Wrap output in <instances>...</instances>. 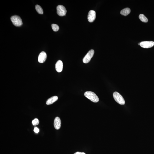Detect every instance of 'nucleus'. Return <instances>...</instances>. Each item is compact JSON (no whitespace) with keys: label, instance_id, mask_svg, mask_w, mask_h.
Returning a JSON list of instances; mask_svg holds the SVG:
<instances>
[{"label":"nucleus","instance_id":"6","mask_svg":"<svg viewBox=\"0 0 154 154\" xmlns=\"http://www.w3.org/2000/svg\"><path fill=\"white\" fill-rule=\"evenodd\" d=\"M154 45V42L153 41H142L140 43V46L144 48H152Z\"/></svg>","mask_w":154,"mask_h":154},{"label":"nucleus","instance_id":"13","mask_svg":"<svg viewBox=\"0 0 154 154\" xmlns=\"http://www.w3.org/2000/svg\"><path fill=\"white\" fill-rule=\"evenodd\" d=\"M35 8L38 14H43V10L42 8L40 5H36L35 6Z\"/></svg>","mask_w":154,"mask_h":154},{"label":"nucleus","instance_id":"4","mask_svg":"<svg viewBox=\"0 0 154 154\" xmlns=\"http://www.w3.org/2000/svg\"><path fill=\"white\" fill-rule=\"evenodd\" d=\"M94 53V51L91 49L87 53L83 59V62L85 63H88L90 61L92 57H93Z\"/></svg>","mask_w":154,"mask_h":154},{"label":"nucleus","instance_id":"19","mask_svg":"<svg viewBox=\"0 0 154 154\" xmlns=\"http://www.w3.org/2000/svg\"><path fill=\"white\" fill-rule=\"evenodd\" d=\"M138 45H140V43H138Z\"/></svg>","mask_w":154,"mask_h":154},{"label":"nucleus","instance_id":"5","mask_svg":"<svg viewBox=\"0 0 154 154\" xmlns=\"http://www.w3.org/2000/svg\"><path fill=\"white\" fill-rule=\"evenodd\" d=\"M57 13L60 16L65 15L67 10L65 7L61 5H59L57 7Z\"/></svg>","mask_w":154,"mask_h":154},{"label":"nucleus","instance_id":"3","mask_svg":"<svg viewBox=\"0 0 154 154\" xmlns=\"http://www.w3.org/2000/svg\"><path fill=\"white\" fill-rule=\"evenodd\" d=\"M11 20L13 24L16 26L20 27L22 25V19L20 17L18 16H13L11 18Z\"/></svg>","mask_w":154,"mask_h":154},{"label":"nucleus","instance_id":"8","mask_svg":"<svg viewBox=\"0 0 154 154\" xmlns=\"http://www.w3.org/2000/svg\"><path fill=\"white\" fill-rule=\"evenodd\" d=\"M47 58V55L46 53L44 51H42L38 56V62L41 63H43L46 60Z\"/></svg>","mask_w":154,"mask_h":154},{"label":"nucleus","instance_id":"16","mask_svg":"<svg viewBox=\"0 0 154 154\" xmlns=\"http://www.w3.org/2000/svg\"><path fill=\"white\" fill-rule=\"evenodd\" d=\"M39 121L38 119L35 118L34 120H33L32 121V124L34 126H36L39 124Z\"/></svg>","mask_w":154,"mask_h":154},{"label":"nucleus","instance_id":"7","mask_svg":"<svg viewBox=\"0 0 154 154\" xmlns=\"http://www.w3.org/2000/svg\"><path fill=\"white\" fill-rule=\"evenodd\" d=\"M96 17V14L95 11L91 10L88 13V19L90 22H92L95 21Z\"/></svg>","mask_w":154,"mask_h":154},{"label":"nucleus","instance_id":"10","mask_svg":"<svg viewBox=\"0 0 154 154\" xmlns=\"http://www.w3.org/2000/svg\"><path fill=\"white\" fill-rule=\"evenodd\" d=\"M55 69L58 72H61L63 68V63L62 61L58 60L57 61L55 64Z\"/></svg>","mask_w":154,"mask_h":154},{"label":"nucleus","instance_id":"2","mask_svg":"<svg viewBox=\"0 0 154 154\" xmlns=\"http://www.w3.org/2000/svg\"><path fill=\"white\" fill-rule=\"evenodd\" d=\"M113 98L115 101L121 105H124L125 101L123 97L119 93L115 92L113 93Z\"/></svg>","mask_w":154,"mask_h":154},{"label":"nucleus","instance_id":"1","mask_svg":"<svg viewBox=\"0 0 154 154\" xmlns=\"http://www.w3.org/2000/svg\"><path fill=\"white\" fill-rule=\"evenodd\" d=\"M85 97L94 102H97L99 101V98L95 93L91 91H87L84 94Z\"/></svg>","mask_w":154,"mask_h":154},{"label":"nucleus","instance_id":"15","mask_svg":"<svg viewBox=\"0 0 154 154\" xmlns=\"http://www.w3.org/2000/svg\"><path fill=\"white\" fill-rule=\"evenodd\" d=\"M52 29L54 31H57L59 30V26L56 24H53L51 25Z\"/></svg>","mask_w":154,"mask_h":154},{"label":"nucleus","instance_id":"14","mask_svg":"<svg viewBox=\"0 0 154 154\" xmlns=\"http://www.w3.org/2000/svg\"><path fill=\"white\" fill-rule=\"evenodd\" d=\"M139 18L140 20L142 22H147L148 21V19L145 16L142 14H140Z\"/></svg>","mask_w":154,"mask_h":154},{"label":"nucleus","instance_id":"12","mask_svg":"<svg viewBox=\"0 0 154 154\" xmlns=\"http://www.w3.org/2000/svg\"><path fill=\"white\" fill-rule=\"evenodd\" d=\"M131 12L130 9L129 8H126L123 9L121 11L120 13L122 15L125 16L127 15Z\"/></svg>","mask_w":154,"mask_h":154},{"label":"nucleus","instance_id":"17","mask_svg":"<svg viewBox=\"0 0 154 154\" xmlns=\"http://www.w3.org/2000/svg\"><path fill=\"white\" fill-rule=\"evenodd\" d=\"M34 131L36 133H38L39 132V130L38 128L37 127H35L34 129Z\"/></svg>","mask_w":154,"mask_h":154},{"label":"nucleus","instance_id":"9","mask_svg":"<svg viewBox=\"0 0 154 154\" xmlns=\"http://www.w3.org/2000/svg\"><path fill=\"white\" fill-rule=\"evenodd\" d=\"M61 121L59 117H57L55 118L54 121V126L55 129L58 130L61 128Z\"/></svg>","mask_w":154,"mask_h":154},{"label":"nucleus","instance_id":"11","mask_svg":"<svg viewBox=\"0 0 154 154\" xmlns=\"http://www.w3.org/2000/svg\"><path fill=\"white\" fill-rule=\"evenodd\" d=\"M58 97L56 96L51 97V98L47 100L46 104L47 105H51V104L53 103L54 102H56L58 100Z\"/></svg>","mask_w":154,"mask_h":154},{"label":"nucleus","instance_id":"18","mask_svg":"<svg viewBox=\"0 0 154 154\" xmlns=\"http://www.w3.org/2000/svg\"><path fill=\"white\" fill-rule=\"evenodd\" d=\"M74 154H86L85 153L80 152H77Z\"/></svg>","mask_w":154,"mask_h":154}]
</instances>
